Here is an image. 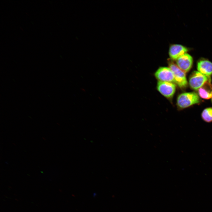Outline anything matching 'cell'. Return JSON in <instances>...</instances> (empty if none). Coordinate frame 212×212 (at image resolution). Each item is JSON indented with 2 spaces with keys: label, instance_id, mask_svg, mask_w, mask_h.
I'll use <instances>...</instances> for the list:
<instances>
[{
  "label": "cell",
  "instance_id": "1",
  "mask_svg": "<svg viewBox=\"0 0 212 212\" xmlns=\"http://www.w3.org/2000/svg\"><path fill=\"white\" fill-rule=\"evenodd\" d=\"M199 96L194 92H184L179 95L177 100V105L180 108L184 109L200 102Z\"/></svg>",
  "mask_w": 212,
  "mask_h": 212
},
{
  "label": "cell",
  "instance_id": "11",
  "mask_svg": "<svg viewBox=\"0 0 212 212\" xmlns=\"http://www.w3.org/2000/svg\"></svg>",
  "mask_w": 212,
  "mask_h": 212
},
{
  "label": "cell",
  "instance_id": "6",
  "mask_svg": "<svg viewBox=\"0 0 212 212\" xmlns=\"http://www.w3.org/2000/svg\"><path fill=\"white\" fill-rule=\"evenodd\" d=\"M193 62L192 57L186 53L182 55L176 60V64L185 73L190 71Z\"/></svg>",
  "mask_w": 212,
  "mask_h": 212
},
{
  "label": "cell",
  "instance_id": "4",
  "mask_svg": "<svg viewBox=\"0 0 212 212\" xmlns=\"http://www.w3.org/2000/svg\"><path fill=\"white\" fill-rule=\"evenodd\" d=\"M157 88L161 94L168 98L173 96L176 90L175 85L172 82L160 81L157 83Z\"/></svg>",
  "mask_w": 212,
  "mask_h": 212
},
{
  "label": "cell",
  "instance_id": "3",
  "mask_svg": "<svg viewBox=\"0 0 212 212\" xmlns=\"http://www.w3.org/2000/svg\"><path fill=\"white\" fill-rule=\"evenodd\" d=\"M210 78L197 71H194L190 75L189 79V85L191 89L198 90L206 82L211 80Z\"/></svg>",
  "mask_w": 212,
  "mask_h": 212
},
{
  "label": "cell",
  "instance_id": "7",
  "mask_svg": "<svg viewBox=\"0 0 212 212\" xmlns=\"http://www.w3.org/2000/svg\"><path fill=\"white\" fill-rule=\"evenodd\" d=\"M188 49L184 46L178 44L171 45L170 48L169 54L171 59L176 60L180 57L187 53Z\"/></svg>",
  "mask_w": 212,
  "mask_h": 212
},
{
  "label": "cell",
  "instance_id": "2",
  "mask_svg": "<svg viewBox=\"0 0 212 212\" xmlns=\"http://www.w3.org/2000/svg\"><path fill=\"white\" fill-rule=\"evenodd\" d=\"M168 64L169 67L174 74V82L181 89L186 88L188 85V82L185 73L173 62L169 61Z\"/></svg>",
  "mask_w": 212,
  "mask_h": 212
},
{
  "label": "cell",
  "instance_id": "8",
  "mask_svg": "<svg viewBox=\"0 0 212 212\" xmlns=\"http://www.w3.org/2000/svg\"><path fill=\"white\" fill-rule=\"evenodd\" d=\"M198 71L202 74L210 78L212 74V63L206 59L199 61L197 65Z\"/></svg>",
  "mask_w": 212,
  "mask_h": 212
},
{
  "label": "cell",
  "instance_id": "9",
  "mask_svg": "<svg viewBox=\"0 0 212 212\" xmlns=\"http://www.w3.org/2000/svg\"><path fill=\"white\" fill-rule=\"evenodd\" d=\"M198 90V95L202 98L209 99L212 97V85L211 80L206 82Z\"/></svg>",
  "mask_w": 212,
  "mask_h": 212
},
{
  "label": "cell",
  "instance_id": "10",
  "mask_svg": "<svg viewBox=\"0 0 212 212\" xmlns=\"http://www.w3.org/2000/svg\"><path fill=\"white\" fill-rule=\"evenodd\" d=\"M202 120L206 122H212V107H209L204 109L201 114Z\"/></svg>",
  "mask_w": 212,
  "mask_h": 212
},
{
  "label": "cell",
  "instance_id": "5",
  "mask_svg": "<svg viewBox=\"0 0 212 212\" xmlns=\"http://www.w3.org/2000/svg\"><path fill=\"white\" fill-rule=\"evenodd\" d=\"M155 76L159 81L174 82V74L169 67H160L155 73Z\"/></svg>",
  "mask_w": 212,
  "mask_h": 212
}]
</instances>
